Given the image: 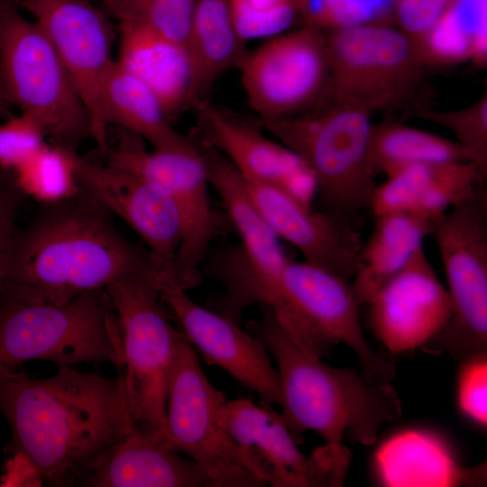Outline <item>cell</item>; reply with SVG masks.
Masks as SVG:
<instances>
[{"mask_svg":"<svg viewBox=\"0 0 487 487\" xmlns=\"http://www.w3.org/2000/svg\"><path fill=\"white\" fill-rule=\"evenodd\" d=\"M421 117L451 131L470 162L487 176V96L472 106L453 112H423Z\"/></svg>","mask_w":487,"mask_h":487,"instance_id":"33","label":"cell"},{"mask_svg":"<svg viewBox=\"0 0 487 487\" xmlns=\"http://www.w3.org/2000/svg\"><path fill=\"white\" fill-rule=\"evenodd\" d=\"M193 107L205 130V142L220 152L247 181L280 188L311 205L314 176L305 162L281 142L267 138L261 126L200 100Z\"/></svg>","mask_w":487,"mask_h":487,"instance_id":"21","label":"cell"},{"mask_svg":"<svg viewBox=\"0 0 487 487\" xmlns=\"http://www.w3.org/2000/svg\"><path fill=\"white\" fill-rule=\"evenodd\" d=\"M456 161H469L456 142L395 122L372 126L368 162L375 177L409 164Z\"/></svg>","mask_w":487,"mask_h":487,"instance_id":"30","label":"cell"},{"mask_svg":"<svg viewBox=\"0 0 487 487\" xmlns=\"http://www.w3.org/2000/svg\"><path fill=\"white\" fill-rule=\"evenodd\" d=\"M186 47L193 66L196 102L222 74L239 69L249 51L227 0H196Z\"/></svg>","mask_w":487,"mask_h":487,"instance_id":"28","label":"cell"},{"mask_svg":"<svg viewBox=\"0 0 487 487\" xmlns=\"http://www.w3.org/2000/svg\"><path fill=\"white\" fill-rule=\"evenodd\" d=\"M8 421L5 486H81L134 432L122 372L114 379L59 366L34 379L23 370L0 379Z\"/></svg>","mask_w":487,"mask_h":487,"instance_id":"1","label":"cell"},{"mask_svg":"<svg viewBox=\"0 0 487 487\" xmlns=\"http://www.w3.org/2000/svg\"><path fill=\"white\" fill-rule=\"evenodd\" d=\"M118 61L139 78L160 100L171 121L196 102L190 55L185 44L171 41L134 20L119 21Z\"/></svg>","mask_w":487,"mask_h":487,"instance_id":"24","label":"cell"},{"mask_svg":"<svg viewBox=\"0 0 487 487\" xmlns=\"http://www.w3.org/2000/svg\"><path fill=\"white\" fill-rule=\"evenodd\" d=\"M23 197L14 184L12 171L0 170V285L13 243L19 231L16 219Z\"/></svg>","mask_w":487,"mask_h":487,"instance_id":"39","label":"cell"},{"mask_svg":"<svg viewBox=\"0 0 487 487\" xmlns=\"http://www.w3.org/2000/svg\"><path fill=\"white\" fill-rule=\"evenodd\" d=\"M141 137L124 132L107 153L108 164L139 175L162 188L179 209L183 233L173 271L184 290L201 282L200 265L215 239L230 223L213 207L200 144L190 150L148 151Z\"/></svg>","mask_w":487,"mask_h":487,"instance_id":"10","label":"cell"},{"mask_svg":"<svg viewBox=\"0 0 487 487\" xmlns=\"http://www.w3.org/2000/svg\"><path fill=\"white\" fill-rule=\"evenodd\" d=\"M326 36L328 97L372 114L403 106L418 88L425 66L398 28L370 22Z\"/></svg>","mask_w":487,"mask_h":487,"instance_id":"12","label":"cell"},{"mask_svg":"<svg viewBox=\"0 0 487 487\" xmlns=\"http://www.w3.org/2000/svg\"><path fill=\"white\" fill-rule=\"evenodd\" d=\"M456 1L393 0L397 28L410 41L416 52L430 28Z\"/></svg>","mask_w":487,"mask_h":487,"instance_id":"38","label":"cell"},{"mask_svg":"<svg viewBox=\"0 0 487 487\" xmlns=\"http://www.w3.org/2000/svg\"><path fill=\"white\" fill-rule=\"evenodd\" d=\"M76 149L45 142L12 173L17 188L41 204L70 198L81 192L75 162Z\"/></svg>","mask_w":487,"mask_h":487,"instance_id":"31","label":"cell"},{"mask_svg":"<svg viewBox=\"0 0 487 487\" xmlns=\"http://www.w3.org/2000/svg\"><path fill=\"white\" fill-rule=\"evenodd\" d=\"M108 126L114 124L149 142L159 150H190L198 143L176 131L155 94L118 61L112 65L103 87Z\"/></svg>","mask_w":487,"mask_h":487,"instance_id":"27","label":"cell"},{"mask_svg":"<svg viewBox=\"0 0 487 487\" xmlns=\"http://www.w3.org/2000/svg\"><path fill=\"white\" fill-rule=\"evenodd\" d=\"M236 31L247 43L289 30L298 18L296 0H227Z\"/></svg>","mask_w":487,"mask_h":487,"instance_id":"32","label":"cell"},{"mask_svg":"<svg viewBox=\"0 0 487 487\" xmlns=\"http://www.w3.org/2000/svg\"><path fill=\"white\" fill-rule=\"evenodd\" d=\"M108 10L115 15L124 6L127 0H102Z\"/></svg>","mask_w":487,"mask_h":487,"instance_id":"40","label":"cell"},{"mask_svg":"<svg viewBox=\"0 0 487 487\" xmlns=\"http://www.w3.org/2000/svg\"><path fill=\"white\" fill-rule=\"evenodd\" d=\"M426 65L487 60V0H457L430 28L417 48Z\"/></svg>","mask_w":487,"mask_h":487,"instance_id":"29","label":"cell"},{"mask_svg":"<svg viewBox=\"0 0 487 487\" xmlns=\"http://www.w3.org/2000/svg\"><path fill=\"white\" fill-rule=\"evenodd\" d=\"M88 487H213L207 474L167 443L137 432L81 484Z\"/></svg>","mask_w":487,"mask_h":487,"instance_id":"25","label":"cell"},{"mask_svg":"<svg viewBox=\"0 0 487 487\" xmlns=\"http://www.w3.org/2000/svg\"><path fill=\"white\" fill-rule=\"evenodd\" d=\"M262 305L271 309L281 330L307 355L322 359L345 344L356 354L367 382L391 383L393 363L366 342L360 304L349 280L304 260H289Z\"/></svg>","mask_w":487,"mask_h":487,"instance_id":"6","label":"cell"},{"mask_svg":"<svg viewBox=\"0 0 487 487\" xmlns=\"http://www.w3.org/2000/svg\"><path fill=\"white\" fill-rule=\"evenodd\" d=\"M75 162L81 190L130 225L154 257L174 275L183 225L172 198L139 175L108 164L92 163L77 152Z\"/></svg>","mask_w":487,"mask_h":487,"instance_id":"19","label":"cell"},{"mask_svg":"<svg viewBox=\"0 0 487 487\" xmlns=\"http://www.w3.org/2000/svg\"><path fill=\"white\" fill-rule=\"evenodd\" d=\"M385 176L372 196L374 216L412 213L438 218L484 186L486 179L470 161L409 164Z\"/></svg>","mask_w":487,"mask_h":487,"instance_id":"23","label":"cell"},{"mask_svg":"<svg viewBox=\"0 0 487 487\" xmlns=\"http://www.w3.org/2000/svg\"><path fill=\"white\" fill-rule=\"evenodd\" d=\"M244 181L280 239L300 252L304 261L352 280L363 243L350 220L321 208L315 210L280 188Z\"/></svg>","mask_w":487,"mask_h":487,"instance_id":"20","label":"cell"},{"mask_svg":"<svg viewBox=\"0 0 487 487\" xmlns=\"http://www.w3.org/2000/svg\"><path fill=\"white\" fill-rule=\"evenodd\" d=\"M376 481L387 487L482 486L486 463L462 464L450 442L426 427H407L388 436L372 456Z\"/></svg>","mask_w":487,"mask_h":487,"instance_id":"22","label":"cell"},{"mask_svg":"<svg viewBox=\"0 0 487 487\" xmlns=\"http://www.w3.org/2000/svg\"><path fill=\"white\" fill-rule=\"evenodd\" d=\"M32 360L110 362L122 372V330L106 289L61 305L0 297V379Z\"/></svg>","mask_w":487,"mask_h":487,"instance_id":"4","label":"cell"},{"mask_svg":"<svg viewBox=\"0 0 487 487\" xmlns=\"http://www.w3.org/2000/svg\"><path fill=\"white\" fill-rule=\"evenodd\" d=\"M200 148L210 187L241 241L244 264L227 298L230 309L241 315L249 305L264 304L289 259L233 164L214 147L203 143Z\"/></svg>","mask_w":487,"mask_h":487,"instance_id":"17","label":"cell"},{"mask_svg":"<svg viewBox=\"0 0 487 487\" xmlns=\"http://www.w3.org/2000/svg\"><path fill=\"white\" fill-rule=\"evenodd\" d=\"M455 402L464 418L482 429L487 427V352L461 360Z\"/></svg>","mask_w":487,"mask_h":487,"instance_id":"36","label":"cell"},{"mask_svg":"<svg viewBox=\"0 0 487 487\" xmlns=\"http://www.w3.org/2000/svg\"><path fill=\"white\" fill-rule=\"evenodd\" d=\"M160 299L179 331L209 365L220 367L271 409L281 404L280 380L264 343L234 319L194 301L174 287Z\"/></svg>","mask_w":487,"mask_h":487,"instance_id":"16","label":"cell"},{"mask_svg":"<svg viewBox=\"0 0 487 487\" xmlns=\"http://www.w3.org/2000/svg\"><path fill=\"white\" fill-rule=\"evenodd\" d=\"M111 214L91 196L41 204L13 243L0 297L61 305L116 282H134L161 293L179 287L148 248L124 237Z\"/></svg>","mask_w":487,"mask_h":487,"instance_id":"2","label":"cell"},{"mask_svg":"<svg viewBox=\"0 0 487 487\" xmlns=\"http://www.w3.org/2000/svg\"><path fill=\"white\" fill-rule=\"evenodd\" d=\"M371 116L364 108L327 97L299 115L256 123L310 170L320 208L352 220L371 207L377 187L368 162Z\"/></svg>","mask_w":487,"mask_h":487,"instance_id":"5","label":"cell"},{"mask_svg":"<svg viewBox=\"0 0 487 487\" xmlns=\"http://www.w3.org/2000/svg\"><path fill=\"white\" fill-rule=\"evenodd\" d=\"M42 125L31 115H12L0 124V170L13 171L45 142Z\"/></svg>","mask_w":487,"mask_h":487,"instance_id":"37","label":"cell"},{"mask_svg":"<svg viewBox=\"0 0 487 487\" xmlns=\"http://www.w3.org/2000/svg\"><path fill=\"white\" fill-rule=\"evenodd\" d=\"M246 327L259 337L277 364L282 418L295 441L311 430L330 444L345 437L372 446L381 426L398 420L401 402L391 383H369L354 368H337L304 354L281 330L271 309Z\"/></svg>","mask_w":487,"mask_h":487,"instance_id":"3","label":"cell"},{"mask_svg":"<svg viewBox=\"0 0 487 487\" xmlns=\"http://www.w3.org/2000/svg\"><path fill=\"white\" fill-rule=\"evenodd\" d=\"M106 291L122 330V373L134 432L167 443V380L183 334L170 321L156 289L116 282Z\"/></svg>","mask_w":487,"mask_h":487,"instance_id":"8","label":"cell"},{"mask_svg":"<svg viewBox=\"0 0 487 487\" xmlns=\"http://www.w3.org/2000/svg\"><path fill=\"white\" fill-rule=\"evenodd\" d=\"M13 114L10 113V110H9V106L8 104L5 102L3 95H2V92H1V88H0V116L6 119L8 117H10Z\"/></svg>","mask_w":487,"mask_h":487,"instance_id":"41","label":"cell"},{"mask_svg":"<svg viewBox=\"0 0 487 487\" xmlns=\"http://www.w3.org/2000/svg\"><path fill=\"white\" fill-rule=\"evenodd\" d=\"M440 217L412 213L375 216L373 229L362 244L351 282L360 306L366 304L373 293L423 247L424 239L432 234Z\"/></svg>","mask_w":487,"mask_h":487,"instance_id":"26","label":"cell"},{"mask_svg":"<svg viewBox=\"0 0 487 487\" xmlns=\"http://www.w3.org/2000/svg\"><path fill=\"white\" fill-rule=\"evenodd\" d=\"M238 69L259 121L299 115L329 96L326 36L308 26L267 39Z\"/></svg>","mask_w":487,"mask_h":487,"instance_id":"14","label":"cell"},{"mask_svg":"<svg viewBox=\"0 0 487 487\" xmlns=\"http://www.w3.org/2000/svg\"><path fill=\"white\" fill-rule=\"evenodd\" d=\"M434 236L444 267L451 318L428 347L458 360L487 352V191L484 186L447 210Z\"/></svg>","mask_w":487,"mask_h":487,"instance_id":"9","label":"cell"},{"mask_svg":"<svg viewBox=\"0 0 487 487\" xmlns=\"http://www.w3.org/2000/svg\"><path fill=\"white\" fill-rule=\"evenodd\" d=\"M218 421L246 468L272 487L342 486L351 461L343 444L326 443L309 456L298 447L282 415L248 399L227 400Z\"/></svg>","mask_w":487,"mask_h":487,"instance_id":"13","label":"cell"},{"mask_svg":"<svg viewBox=\"0 0 487 487\" xmlns=\"http://www.w3.org/2000/svg\"><path fill=\"white\" fill-rule=\"evenodd\" d=\"M196 0H127L115 15L141 22L162 36L185 44Z\"/></svg>","mask_w":487,"mask_h":487,"instance_id":"34","label":"cell"},{"mask_svg":"<svg viewBox=\"0 0 487 487\" xmlns=\"http://www.w3.org/2000/svg\"><path fill=\"white\" fill-rule=\"evenodd\" d=\"M225 394L208 380L196 350L183 335L167 380V443L185 454L213 487H264L244 465L238 448L218 421Z\"/></svg>","mask_w":487,"mask_h":487,"instance_id":"11","label":"cell"},{"mask_svg":"<svg viewBox=\"0 0 487 487\" xmlns=\"http://www.w3.org/2000/svg\"><path fill=\"white\" fill-rule=\"evenodd\" d=\"M48 36L90 119L91 139L108 149L103 87L114 64V32L106 15L89 0H13Z\"/></svg>","mask_w":487,"mask_h":487,"instance_id":"15","label":"cell"},{"mask_svg":"<svg viewBox=\"0 0 487 487\" xmlns=\"http://www.w3.org/2000/svg\"><path fill=\"white\" fill-rule=\"evenodd\" d=\"M366 305L374 336L392 354L427 346L452 316L446 286L423 247L373 293Z\"/></svg>","mask_w":487,"mask_h":487,"instance_id":"18","label":"cell"},{"mask_svg":"<svg viewBox=\"0 0 487 487\" xmlns=\"http://www.w3.org/2000/svg\"><path fill=\"white\" fill-rule=\"evenodd\" d=\"M298 17L305 26L324 33L373 22L374 0H296Z\"/></svg>","mask_w":487,"mask_h":487,"instance_id":"35","label":"cell"},{"mask_svg":"<svg viewBox=\"0 0 487 487\" xmlns=\"http://www.w3.org/2000/svg\"><path fill=\"white\" fill-rule=\"evenodd\" d=\"M0 88L52 141L76 149L91 138L88 114L53 45L13 0H0Z\"/></svg>","mask_w":487,"mask_h":487,"instance_id":"7","label":"cell"}]
</instances>
